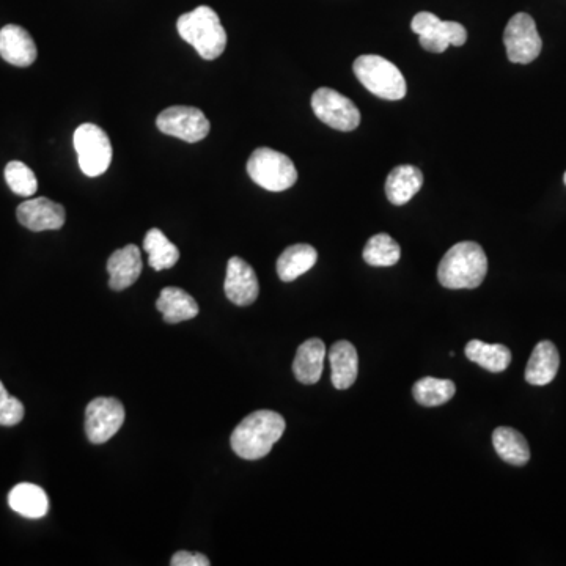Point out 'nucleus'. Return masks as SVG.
<instances>
[{
	"label": "nucleus",
	"instance_id": "1",
	"mask_svg": "<svg viewBox=\"0 0 566 566\" xmlns=\"http://www.w3.org/2000/svg\"><path fill=\"white\" fill-rule=\"evenodd\" d=\"M285 431V419L280 414L268 409L255 411L247 416L233 431V452L243 460L265 458L272 447L282 438Z\"/></svg>",
	"mask_w": 566,
	"mask_h": 566
},
{
	"label": "nucleus",
	"instance_id": "2",
	"mask_svg": "<svg viewBox=\"0 0 566 566\" xmlns=\"http://www.w3.org/2000/svg\"><path fill=\"white\" fill-rule=\"evenodd\" d=\"M488 272V258L480 244L472 241L455 244L444 255L438 268L442 287L472 290L482 285Z\"/></svg>",
	"mask_w": 566,
	"mask_h": 566
},
{
	"label": "nucleus",
	"instance_id": "3",
	"mask_svg": "<svg viewBox=\"0 0 566 566\" xmlns=\"http://www.w3.org/2000/svg\"><path fill=\"white\" fill-rule=\"evenodd\" d=\"M177 29L180 37L194 46L202 59L216 60L227 48V32L222 26L221 19L213 8L206 5L180 16Z\"/></svg>",
	"mask_w": 566,
	"mask_h": 566
},
{
	"label": "nucleus",
	"instance_id": "4",
	"mask_svg": "<svg viewBox=\"0 0 566 566\" xmlns=\"http://www.w3.org/2000/svg\"><path fill=\"white\" fill-rule=\"evenodd\" d=\"M354 74L368 92L383 100L398 101L406 96L405 76L394 63L381 56H361L354 62Z\"/></svg>",
	"mask_w": 566,
	"mask_h": 566
},
{
	"label": "nucleus",
	"instance_id": "5",
	"mask_svg": "<svg viewBox=\"0 0 566 566\" xmlns=\"http://www.w3.org/2000/svg\"><path fill=\"white\" fill-rule=\"evenodd\" d=\"M247 173L254 183L271 192L287 191L298 181L293 161L271 148H258L250 155Z\"/></svg>",
	"mask_w": 566,
	"mask_h": 566
},
{
	"label": "nucleus",
	"instance_id": "6",
	"mask_svg": "<svg viewBox=\"0 0 566 566\" xmlns=\"http://www.w3.org/2000/svg\"><path fill=\"white\" fill-rule=\"evenodd\" d=\"M74 150L78 153L79 167L87 177H100L112 162L111 139L104 129L85 123L74 131Z\"/></svg>",
	"mask_w": 566,
	"mask_h": 566
},
{
	"label": "nucleus",
	"instance_id": "7",
	"mask_svg": "<svg viewBox=\"0 0 566 566\" xmlns=\"http://www.w3.org/2000/svg\"><path fill=\"white\" fill-rule=\"evenodd\" d=\"M412 32L419 35L420 45L425 51L441 54L449 46H463L467 41L464 26L453 21H441L433 13H417L412 19Z\"/></svg>",
	"mask_w": 566,
	"mask_h": 566
},
{
	"label": "nucleus",
	"instance_id": "8",
	"mask_svg": "<svg viewBox=\"0 0 566 566\" xmlns=\"http://www.w3.org/2000/svg\"><path fill=\"white\" fill-rule=\"evenodd\" d=\"M504 43L508 60L519 65H527L537 59L543 49V41L538 34L537 24L527 13H516L508 21L504 32Z\"/></svg>",
	"mask_w": 566,
	"mask_h": 566
},
{
	"label": "nucleus",
	"instance_id": "9",
	"mask_svg": "<svg viewBox=\"0 0 566 566\" xmlns=\"http://www.w3.org/2000/svg\"><path fill=\"white\" fill-rule=\"evenodd\" d=\"M312 109L321 122L343 133H350L361 125V112L356 104L328 87L313 93Z\"/></svg>",
	"mask_w": 566,
	"mask_h": 566
},
{
	"label": "nucleus",
	"instance_id": "10",
	"mask_svg": "<svg viewBox=\"0 0 566 566\" xmlns=\"http://www.w3.org/2000/svg\"><path fill=\"white\" fill-rule=\"evenodd\" d=\"M156 126L167 136L195 144L210 134L211 125L200 109L191 106H173L156 118Z\"/></svg>",
	"mask_w": 566,
	"mask_h": 566
},
{
	"label": "nucleus",
	"instance_id": "11",
	"mask_svg": "<svg viewBox=\"0 0 566 566\" xmlns=\"http://www.w3.org/2000/svg\"><path fill=\"white\" fill-rule=\"evenodd\" d=\"M125 417L122 401L117 398H95L85 409V433L92 444H104L122 428Z\"/></svg>",
	"mask_w": 566,
	"mask_h": 566
},
{
	"label": "nucleus",
	"instance_id": "12",
	"mask_svg": "<svg viewBox=\"0 0 566 566\" xmlns=\"http://www.w3.org/2000/svg\"><path fill=\"white\" fill-rule=\"evenodd\" d=\"M224 290L235 306L247 307L257 301L260 293L257 274L243 258L232 257L228 260Z\"/></svg>",
	"mask_w": 566,
	"mask_h": 566
},
{
	"label": "nucleus",
	"instance_id": "13",
	"mask_svg": "<svg viewBox=\"0 0 566 566\" xmlns=\"http://www.w3.org/2000/svg\"><path fill=\"white\" fill-rule=\"evenodd\" d=\"M19 224L29 228L30 232H46L60 230L65 225V208L60 203L52 202L46 197L27 200L16 210Z\"/></svg>",
	"mask_w": 566,
	"mask_h": 566
},
{
	"label": "nucleus",
	"instance_id": "14",
	"mask_svg": "<svg viewBox=\"0 0 566 566\" xmlns=\"http://www.w3.org/2000/svg\"><path fill=\"white\" fill-rule=\"evenodd\" d=\"M34 38L24 27L8 24L0 30V57L10 65L26 68L37 60Z\"/></svg>",
	"mask_w": 566,
	"mask_h": 566
},
{
	"label": "nucleus",
	"instance_id": "15",
	"mask_svg": "<svg viewBox=\"0 0 566 566\" xmlns=\"http://www.w3.org/2000/svg\"><path fill=\"white\" fill-rule=\"evenodd\" d=\"M109 287L115 291L126 290L137 282L142 272V257L139 247L128 244L123 249L115 250L107 261Z\"/></svg>",
	"mask_w": 566,
	"mask_h": 566
},
{
	"label": "nucleus",
	"instance_id": "16",
	"mask_svg": "<svg viewBox=\"0 0 566 566\" xmlns=\"http://www.w3.org/2000/svg\"><path fill=\"white\" fill-rule=\"evenodd\" d=\"M560 367L559 351L554 343L543 340L538 343L526 367V381L532 386L552 383Z\"/></svg>",
	"mask_w": 566,
	"mask_h": 566
},
{
	"label": "nucleus",
	"instance_id": "17",
	"mask_svg": "<svg viewBox=\"0 0 566 566\" xmlns=\"http://www.w3.org/2000/svg\"><path fill=\"white\" fill-rule=\"evenodd\" d=\"M326 345L323 340L310 339L302 343L293 362V373L301 384H317L323 375Z\"/></svg>",
	"mask_w": 566,
	"mask_h": 566
},
{
	"label": "nucleus",
	"instance_id": "18",
	"mask_svg": "<svg viewBox=\"0 0 566 566\" xmlns=\"http://www.w3.org/2000/svg\"><path fill=\"white\" fill-rule=\"evenodd\" d=\"M329 362H331V378L335 389H350L356 383L359 372L356 348L346 340L334 343L329 350Z\"/></svg>",
	"mask_w": 566,
	"mask_h": 566
},
{
	"label": "nucleus",
	"instance_id": "19",
	"mask_svg": "<svg viewBox=\"0 0 566 566\" xmlns=\"http://www.w3.org/2000/svg\"><path fill=\"white\" fill-rule=\"evenodd\" d=\"M8 505L24 518L40 519L48 515V494L40 486L19 483L8 494Z\"/></svg>",
	"mask_w": 566,
	"mask_h": 566
},
{
	"label": "nucleus",
	"instance_id": "20",
	"mask_svg": "<svg viewBox=\"0 0 566 566\" xmlns=\"http://www.w3.org/2000/svg\"><path fill=\"white\" fill-rule=\"evenodd\" d=\"M156 309L162 313L164 321L170 324L192 320L199 315V306L189 293L177 287H167L161 291Z\"/></svg>",
	"mask_w": 566,
	"mask_h": 566
},
{
	"label": "nucleus",
	"instance_id": "21",
	"mask_svg": "<svg viewBox=\"0 0 566 566\" xmlns=\"http://www.w3.org/2000/svg\"><path fill=\"white\" fill-rule=\"evenodd\" d=\"M423 186L422 170L414 166H398L389 173L386 195L392 205H406Z\"/></svg>",
	"mask_w": 566,
	"mask_h": 566
},
{
	"label": "nucleus",
	"instance_id": "22",
	"mask_svg": "<svg viewBox=\"0 0 566 566\" xmlns=\"http://www.w3.org/2000/svg\"><path fill=\"white\" fill-rule=\"evenodd\" d=\"M317 260L315 247L310 244H295L283 250L277 260V274L282 282H293L317 265Z\"/></svg>",
	"mask_w": 566,
	"mask_h": 566
},
{
	"label": "nucleus",
	"instance_id": "23",
	"mask_svg": "<svg viewBox=\"0 0 566 566\" xmlns=\"http://www.w3.org/2000/svg\"><path fill=\"white\" fill-rule=\"evenodd\" d=\"M493 444L500 460H504L505 463L513 464V466H524L529 463V444L515 428H496L493 433Z\"/></svg>",
	"mask_w": 566,
	"mask_h": 566
},
{
	"label": "nucleus",
	"instance_id": "24",
	"mask_svg": "<svg viewBox=\"0 0 566 566\" xmlns=\"http://www.w3.org/2000/svg\"><path fill=\"white\" fill-rule=\"evenodd\" d=\"M466 357L486 372H505L511 364V351L505 345H489L482 340H471L466 345Z\"/></svg>",
	"mask_w": 566,
	"mask_h": 566
},
{
	"label": "nucleus",
	"instance_id": "25",
	"mask_svg": "<svg viewBox=\"0 0 566 566\" xmlns=\"http://www.w3.org/2000/svg\"><path fill=\"white\" fill-rule=\"evenodd\" d=\"M144 249L148 254V263L155 271L173 268L180 260V250L170 243L161 230L151 228L144 239Z\"/></svg>",
	"mask_w": 566,
	"mask_h": 566
},
{
	"label": "nucleus",
	"instance_id": "26",
	"mask_svg": "<svg viewBox=\"0 0 566 566\" xmlns=\"http://www.w3.org/2000/svg\"><path fill=\"white\" fill-rule=\"evenodd\" d=\"M456 387L450 379L422 378L412 387V395L425 408L445 405L455 397Z\"/></svg>",
	"mask_w": 566,
	"mask_h": 566
},
{
	"label": "nucleus",
	"instance_id": "27",
	"mask_svg": "<svg viewBox=\"0 0 566 566\" xmlns=\"http://www.w3.org/2000/svg\"><path fill=\"white\" fill-rule=\"evenodd\" d=\"M401 257V249L392 236L386 233L372 236L364 247V260L370 266L386 268L397 265Z\"/></svg>",
	"mask_w": 566,
	"mask_h": 566
},
{
	"label": "nucleus",
	"instance_id": "28",
	"mask_svg": "<svg viewBox=\"0 0 566 566\" xmlns=\"http://www.w3.org/2000/svg\"><path fill=\"white\" fill-rule=\"evenodd\" d=\"M5 181L8 188L21 197H32L38 191L37 177L24 162H8L5 167Z\"/></svg>",
	"mask_w": 566,
	"mask_h": 566
},
{
	"label": "nucleus",
	"instance_id": "29",
	"mask_svg": "<svg viewBox=\"0 0 566 566\" xmlns=\"http://www.w3.org/2000/svg\"><path fill=\"white\" fill-rule=\"evenodd\" d=\"M24 419V405L18 398L8 394L0 381V425L13 427Z\"/></svg>",
	"mask_w": 566,
	"mask_h": 566
},
{
	"label": "nucleus",
	"instance_id": "30",
	"mask_svg": "<svg viewBox=\"0 0 566 566\" xmlns=\"http://www.w3.org/2000/svg\"><path fill=\"white\" fill-rule=\"evenodd\" d=\"M172 566H210L211 562L208 557L203 554H195V552L180 551L173 555L170 560Z\"/></svg>",
	"mask_w": 566,
	"mask_h": 566
},
{
	"label": "nucleus",
	"instance_id": "31",
	"mask_svg": "<svg viewBox=\"0 0 566 566\" xmlns=\"http://www.w3.org/2000/svg\"><path fill=\"white\" fill-rule=\"evenodd\" d=\"M563 181H565L566 184V172H565V177H563Z\"/></svg>",
	"mask_w": 566,
	"mask_h": 566
}]
</instances>
